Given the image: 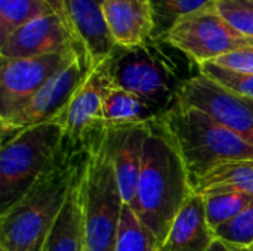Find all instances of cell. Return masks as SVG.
Wrapping results in <instances>:
<instances>
[{
    "label": "cell",
    "mask_w": 253,
    "mask_h": 251,
    "mask_svg": "<svg viewBox=\"0 0 253 251\" xmlns=\"http://www.w3.org/2000/svg\"><path fill=\"white\" fill-rule=\"evenodd\" d=\"M107 132L83 145L62 141L55 163L21 200L0 215V251L44 250L71 183L84 170L92 149L104 141Z\"/></svg>",
    "instance_id": "6da1fadb"
},
{
    "label": "cell",
    "mask_w": 253,
    "mask_h": 251,
    "mask_svg": "<svg viewBox=\"0 0 253 251\" xmlns=\"http://www.w3.org/2000/svg\"><path fill=\"white\" fill-rule=\"evenodd\" d=\"M193 195L190 175L176 146L159 120L151 123L130 207L156 235L159 246L163 244L173 220Z\"/></svg>",
    "instance_id": "7a4b0ae2"
},
{
    "label": "cell",
    "mask_w": 253,
    "mask_h": 251,
    "mask_svg": "<svg viewBox=\"0 0 253 251\" xmlns=\"http://www.w3.org/2000/svg\"><path fill=\"white\" fill-rule=\"evenodd\" d=\"M159 123L176 146L191 185L222 164L253 160L252 143L199 108L175 102Z\"/></svg>",
    "instance_id": "3957f363"
},
{
    "label": "cell",
    "mask_w": 253,
    "mask_h": 251,
    "mask_svg": "<svg viewBox=\"0 0 253 251\" xmlns=\"http://www.w3.org/2000/svg\"><path fill=\"white\" fill-rule=\"evenodd\" d=\"M64 141L61 118L24 129L1 142L0 215L21 200L55 163Z\"/></svg>",
    "instance_id": "277c9868"
},
{
    "label": "cell",
    "mask_w": 253,
    "mask_h": 251,
    "mask_svg": "<svg viewBox=\"0 0 253 251\" xmlns=\"http://www.w3.org/2000/svg\"><path fill=\"white\" fill-rule=\"evenodd\" d=\"M82 192L86 251H114L125 201L107 136L90 152L83 173Z\"/></svg>",
    "instance_id": "5b68a950"
},
{
    "label": "cell",
    "mask_w": 253,
    "mask_h": 251,
    "mask_svg": "<svg viewBox=\"0 0 253 251\" xmlns=\"http://www.w3.org/2000/svg\"><path fill=\"white\" fill-rule=\"evenodd\" d=\"M165 41L148 43L113 52L114 86L129 90L156 107L162 115L175 104L184 80L179 78L176 64L166 53Z\"/></svg>",
    "instance_id": "8992f818"
},
{
    "label": "cell",
    "mask_w": 253,
    "mask_h": 251,
    "mask_svg": "<svg viewBox=\"0 0 253 251\" xmlns=\"http://www.w3.org/2000/svg\"><path fill=\"white\" fill-rule=\"evenodd\" d=\"M165 43L200 67L234 50L253 46V38L239 33L213 4L178 21Z\"/></svg>",
    "instance_id": "52a82bcc"
},
{
    "label": "cell",
    "mask_w": 253,
    "mask_h": 251,
    "mask_svg": "<svg viewBox=\"0 0 253 251\" xmlns=\"http://www.w3.org/2000/svg\"><path fill=\"white\" fill-rule=\"evenodd\" d=\"M79 47L33 58H0V123L19 112L30 99L77 53Z\"/></svg>",
    "instance_id": "ba28073f"
},
{
    "label": "cell",
    "mask_w": 253,
    "mask_h": 251,
    "mask_svg": "<svg viewBox=\"0 0 253 251\" xmlns=\"http://www.w3.org/2000/svg\"><path fill=\"white\" fill-rule=\"evenodd\" d=\"M90 71L84 53H77L64 68H61L13 117L0 123L1 141L24 129L49 123L53 120L62 121V115L82 83Z\"/></svg>",
    "instance_id": "9c48e42d"
},
{
    "label": "cell",
    "mask_w": 253,
    "mask_h": 251,
    "mask_svg": "<svg viewBox=\"0 0 253 251\" xmlns=\"http://www.w3.org/2000/svg\"><path fill=\"white\" fill-rule=\"evenodd\" d=\"M175 102L205 111L253 145V99L251 98L237 95L199 72L184 80Z\"/></svg>",
    "instance_id": "30bf717a"
},
{
    "label": "cell",
    "mask_w": 253,
    "mask_h": 251,
    "mask_svg": "<svg viewBox=\"0 0 253 251\" xmlns=\"http://www.w3.org/2000/svg\"><path fill=\"white\" fill-rule=\"evenodd\" d=\"M113 81V53L92 68L71 98L64 115V142L83 145L98 133L108 130L102 121V104Z\"/></svg>",
    "instance_id": "8fae6325"
},
{
    "label": "cell",
    "mask_w": 253,
    "mask_h": 251,
    "mask_svg": "<svg viewBox=\"0 0 253 251\" xmlns=\"http://www.w3.org/2000/svg\"><path fill=\"white\" fill-rule=\"evenodd\" d=\"M71 47L82 49L64 19L56 13H50L16 28L4 41L0 43V58L13 59L43 56L64 52Z\"/></svg>",
    "instance_id": "7c38bea8"
},
{
    "label": "cell",
    "mask_w": 253,
    "mask_h": 251,
    "mask_svg": "<svg viewBox=\"0 0 253 251\" xmlns=\"http://www.w3.org/2000/svg\"><path fill=\"white\" fill-rule=\"evenodd\" d=\"M102 15L116 47L132 49L153 40L150 0H104Z\"/></svg>",
    "instance_id": "4fadbf2b"
},
{
    "label": "cell",
    "mask_w": 253,
    "mask_h": 251,
    "mask_svg": "<svg viewBox=\"0 0 253 251\" xmlns=\"http://www.w3.org/2000/svg\"><path fill=\"white\" fill-rule=\"evenodd\" d=\"M150 124L108 129L107 133L120 192L125 204L129 206L136 194L142 169L144 145L150 133Z\"/></svg>",
    "instance_id": "5bb4252c"
},
{
    "label": "cell",
    "mask_w": 253,
    "mask_h": 251,
    "mask_svg": "<svg viewBox=\"0 0 253 251\" xmlns=\"http://www.w3.org/2000/svg\"><path fill=\"white\" fill-rule=\"evenodd\" d=\"M64 3L77 41L92 70L116 49L102 15L104 0H64Z\"/></svg>",
    "instance_id": "9a60e30c"
},
{
    "label": "cell",
    "mask_w": 253,
    "mask_h": 251,
    "mask_svg": "<svg viewBox=\"0 0 253 251\" xmlns=\"http://www.w3.org/2000/svg\"><path fill=\"white\" fill-rule=\"evenodd\" d=\"M205 212V200L194 194L173 220L159 251H206L215 240Z\"/></svg>",
    "instance_id": "2e32d148"
},
{
    "label": "cell",
    "mask_w": 253,
    "mask_h": 251,
    "mask_svg": "<svg viewBox=\"0 0 253 251\" xmlns=\"http://www.w3.org/2000/svg\"><path fill=\"white\" fill-rule=\"evenodd\" d=\"M84 170L70 186L65 203L49 232L43 251H86V225L82 180Z\"/></svg>",
    "instance_id": "e0dca14e"
},
{
    "label": "cell",
    "mask_w": 253,
    "mask_h": 251,
    "mask_svg": "<svg viewBox=\"0 0 253 251\" xmlns=\"http://www.w3.org/2000/svg\"><path fill=\"white\" fill-rule=\"evenodd\" d=\"M162 112L138 95L113 86L102 104V121L107 129L142 126L157 121Z\"/></svg>",
    "instance_id": "ac0fdd59"
},
{
    "label": "cell",
    "mask_w": 253,
    "mask_h": 251,
    "mask_svg": "<svg viewBox=\"0 0 253 251\" xmlns=\"http://www.w3.org/2000/svg\"><path fill=\"white\" fill-rule=\"evenodd\" d=\"M194 194L211 191H239L253 197V160H240L222 164L193 185Z\"/></svg>",
    "instance_id": "d6986e66"
},
{
    "label": "cell",
    "mask_w": 253,
    "mask_h": 251,
    "mask_svg": "<svg viewBox=\"0 0 253 251\" xmlns=\"http://www.w3.org/2000/svg\"><path fill=\"white\" fill-rule=\"evenodd\" d=\"M215 3L216 0H150L154 18L153 40L165 41L178 21L197 10L211 7Z\"/></svg>",
    "instance_id": "ffe728a7"
},
{
    "label": "cell",
    "mask_w": 253,
    "mask_h": 251,
    "mask_svg": "<svg viewBox=\"0 0 253 251\" xmlns=\"http://www.w3.org/2000/svg\"><path fill=\"white\" fill-rule=\"evenodd\" d=\"M159 241L150 228L136 216L129 204H125L114 251H159Z\"/></svg>",
    "instance_id": "44dd1931"
},
{
    "label": "cell",
    "mask_w": 253,
    "mask_h": 251,
    "mask_svg": "<svg viewBox=\"0 0 253 251\" xmlns=\"http://www.w3.org/2000/svg\"><path fill=\"white\" fill-rule=\"evenodd\" d=\"M50 13L46 0H0V43L21 25Z\"/></svg>",
    "instance_id": "7402d4cb"
},
{
    "label": "cell",
    "mask_w": 253,
    "mask_h": 251,
    "mask_svg": "<svg viewBox=\"0 0 253 251\" xmlns=\"http://www.w3.org/2000/svg\"><path fill=\"white\" fill-rule=\"evenodd\" d=\"M202 197L205 200L206 219L212 229L231 220L253 200L252 195L239 191H211Z\"/></svg>",
    "instance_id": "603a6c76"
},
{
    "label": "cell",
    "mask_w": 253,
    "mask_h": 251,
    "mask_svg": "<svg viewBox=\"0 0 253 251\" xmlns=\"http://www.w3.org/2000/svg\"><path fill=\"white\" fill-rule=\"evenodd\" d=\"M200 72L216 81L222 87L253 99V74L234 71L225 67H221L215 62H205L199 67Z\"/></svg>",
    "instance_id": "cb8c5ba5"
},
{
    "label": "cell",
    "mask_w": 253,
    "mask_h": 251,
    "mask_svg": "<svg viewBox=\"0 0 253 251\" xmlns=\"http://www.w3.org/2000/svg\"><path fill=\"white\" fill-rule=\"evenodd\" d=\"M215 237L239 247H253V200L231 220L213 229Z\"/></svg>",
    "instance_id": "d4e9b609"
},
{
    "label": "cell",
    "mask_w": 253,
    "mask_h": 251,
    "mask_svg": "<svg viewBox=\"0 0 253 251\" xmlns=\"http://www.w3.org/2000/svg\"><path fill=\"white\" fill-rule=\"evenodd\" d=\"M215 7L239 33L253 38V0H216Z\"/></svg>",
    "instance_id": "484cf974"
},
{
    "label": "cell",
    "mask_w": 253,
    "mask_h": 251,
    "mask_svg": "<svg viewBox=\"0 0 253 251\" xmlns=\"http://www.w3.org/2000/svg\"><path fill=\"white\" fill-rule=\"evenodd\" d=\"M212 62H215L221 67L234 70V71L253 74V46L234 50V52L224 55V56H221Z\"/></svg>",
    "instance_id": "4316f807"
},
{
    "label": "cell",
    "mask_w": 253,
    "mask_h": 251,
    "mask_svg": "<svg viewBox=\"0 0 253 251\" xmlns=\"http://www.w3.org/2000/svg\"><path fill=\"white\" fill-rule=\"evenodd\" d=\"M206 251H253V247H239L227 241H222L219 238H215L211 247Z\"/></svg>",
    "instance_id": "83f0119b"
},
{
    "label": "cell",
    "mask_w": 253,
    "mask_h": 251,
    "mask_svg": "<svg viewBox=\"0 0 253 251\" xmlns=\"http://www.w3.org/2000/svg\"><path fill=\"white\" fill-rule=\"evenodd\" d=\"M47 3H49V6L53 9V12L56 13V15H59L62 19H64V22L68 25V28L73 31V34H74V30H73V24H71V21H70V16H68V13H67V9H65V3H64V0H46ZM76 36V34H74ZM77 38V37H76Z\"/></svg>",
    "instance_id": "f1b7e54d"
}]
</instances>
